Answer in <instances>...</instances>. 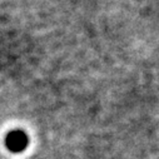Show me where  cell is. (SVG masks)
Masks as SVG:
<instances>
[]
</instances>
